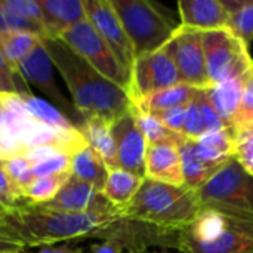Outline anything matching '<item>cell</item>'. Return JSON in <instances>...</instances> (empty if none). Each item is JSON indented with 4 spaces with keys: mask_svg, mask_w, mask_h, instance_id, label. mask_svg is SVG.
Segmentation results:
<instances>
[{
    "mask_svg": "<svg viewBox=\"0 0 253 253\" xmlns=\"http://www.w3.org/2000/svg\"><path fill=\"white\" fill-rule=\"evenodd\" d=\"M55 67L52 59L43 44V40L39 46L16 67V71L24 79L25 83L34 86L47 102H50L55 108H58L74 126L80 127L83 120L76 111L73 102L62 93L55 80Z\"/></svg>",
    "mask_w": 253,
    "mask_h": 253,
    "instance_id": "9",
    "label": "cell"
},
{
    "mask_svg": "<svg viewBox=\"0 0 253 253\" xmlns=\"http://www.w3.org/2000/svg\"><path fill=\"white\" fill-rule=\"evenodd\" d=\"M228 9L227 30L239 37L248 47L253 40V0H222Z\"/></svg>",
    "mask_w": 253,
    "mask_h": 253,
    "instance_id": "25",
    "label": "cell"
},
{
    "mask_svg": "<svg viewBox=\"0 0 253 253\" xmlns=\"http://www.w3.org/2000/svg\"><path fill=\"white\" fill-rule=\"evenodd\" d=\"M182 253H253V224L203 209L178 234Z\"/></svg>",
    "mask_w": 253,
    "mask_h": 253,
    "instance_id": "4",
    "label": "cell"
},
{
    "mask_svg": "<svg viewBox=\"0 0 253 253\" xmlns=\"http://www.w3.org/2000/svg\"><path fill=\"white\" fill-rule=\"evenodd\" d=\"M52 211L70 213H120L104 196L93 187L70 176L59 193L47 203L40 205Z\"/></svg>",
    "mask_w": 253,
    "mask_h": 253,
    "instance_id": "14",
    "label": "cell"
},
{
    "mask_svg": "<svg viewBox=\"0 0 253 253\" xmlns=\"http://www.w3.org/2000/svg\"><path fill=\"white\" fill-rule=\"evenodd\" d=\"M9 215H10V212H9L7 209H4V208L0 205V222H4V221H7Z\"/></svg>",
    "mask_w": 253,
    "mask_h": 253,
    "instance_id": "43",
    "label": "cell"
},
{
    "mask_svg": "<svg viewBox=\"0 0 253 253\" xmlns=\"http://www.w3.org/2000/svg\"><path fill=\"white\" fill-rule=\"evenodd\" d=\"M253 125V65L246 74L245 80V87H243V95L239 104V108L236 111L234 120H233V127L231 132L233 135H237L239 132L251 127Z\"/></svg>",
    "mask_w": 253,
    "mask_h": 253,
    "instance_id": "31",
    "label": "cell"
},
{
    "mask_svg": "<svg viewBox=\"0 0 253 253\" xmlns=\"http://www.w3.org/2000/svg\"><path fill=\"white\" fill-rule=\"evenodd\" d=\"M132 113L135 116L139 130L142 132V135L147 141V145H151V144H176V145H179L185 139L182 135H178V133L172 132L170 129H168L153 114L138 111L133 108V105H132Z\"/></svg>",
    "mask_w": 253,
    "mask_h": 253,
    "instance_id": "28",
    "label": "cell"
},
{
    "mask_svg": "<svg viewBox=\"0 0 253 253\" xmlns=\"http://www.w3.org/2000/svg\"><path fill=\"white\" fill-rule=\"evenodd\" d=\"M203 211L197 193L144 178L138 193L122 212L123 218L168 231H181Z\"/></svg>",
    "mask_w": 253,
    "mask_h": 253,
    "instance_id": "3",
    "label": "cell"
},
{
    "mask_svg": "<svg viewBox=\"0 0 253 253\" xmlns=\"http://www.w3.org/2000/svg\"><path fill=\"white\" fill-rule=\"evenodd\" d=\"M55 39L65 43L73 52H76L82 59H84L101 76L111 80L127 92L129 71L123 68V65L117 61L113 50L96 33V30L89 24L87 19L62 31Z\"/></svg>",
    "mask_w": 253,
    "mask_h": 253,
    "instance_id": "8",
    "label": "cell"
},
{
    "mask_svg": "<svg viewBox=\"0 0 253 253\" xmlns=\"http://www.w3.org/2000/svg\"><path fill=\"white\" fill-rule=\"evenodd\" d=\"M119 218H122L120 213H70L27 203L12 211L7 221L21 233L31 249L90 239Z\"/></svg>",
    "mask_w": 253,
    "mask_h": 253,
    "instance_id": "2",
    "label": "cell"
},
{
    "mask_svg": "<svg viewBox=\"0 0 253 253\" xmlns=\"http://www.w3.org/2000/svg\"><path fill=\"white\" fill-rule=\"evenodd\" d=\"M178 83H181L178 70L170 56L162 49L135 58L129 74L127 95L130 102L135 104L145 96Z\"/></svg>",
    "mask_w": 253,
    "mask_h": 253,
    "instance_id": "11",
    "label": "cell"
},
{
    "mask_svg": "<svg viewBox=\"0 0 253 253\" xmlns=\"http://www.w3.org/2000/svg\"><path fill=\"white\" fill-rule=\"evenodd\" d=\"M185 108L187 107H178V108L157 111V113H151V114L156 119H159L168 129H170L172 132H175L178 135H182L184 120H185Z\"/></svg>",
    "mask_w": 253,
    "mask_h": 253,
    "instance_id": "40",
    "label": "cell"
},
{
    "mask_svg": "<svg viewBox=\"0 0 253 253\" xmlns=\"http://www.w3.org/2000/svg\"><path fill=\"white\" fill-rule=\"evenodd\" d=\"M55 70L62 77L71 102L82 120L102 119L113 123L132 110L125 89L101 76L84 59L58 39H42Z\"/></svg>",
    "mask_w": 253,
    "mask_h": 253,
    "instance_id": "1",
    "label": "cell"
},
{
    "mask_svg": "<svg viewBox=\"0 0 253 253\" xmlns=\"http://www.w3.org/2000/svg\"><path fill=\"white\" fill-rule=\"evenodd\" d=\"M98 243L92 245L87 253H127L120 243L110 237H96Z\"/></svg>",
    "mask_w": 253,
    "mask_h": 253,
    "instance_id": "41",
    "label": "cell"
},
{
    "mask_svg": "<svg viewBox=\"0 0 253 253\" xmlns=\"http://www.w3.org/2000/svg\"><path fill=\"white\" fill-rule=\"evenodd\" d=\"M18 253H30L28 251H24V252H18Z\"/></svg>",
    "mask_w": 253,
    "mask_h": 253,
    "instance_id": "47",
    "label": "cell"
},
{
    "mask_svg": "<svg viewBox=\"0 0 253 253\" xmlns=\"http://www.w3.org/2000/svg\"><path fill=\"white\" fill-rule=\"evenodd\" d=\"M108 122L102 119H89L82 123L79 127L87 142V145L102 159L107 169H117V156H116V145L111 135Z\"/></svg>",
    "mask_w": 253,
    "mask_h": 253,
    "instance_id": "21",
    "label": "cell"
},
{
    "mask_svg": "<svg viewBox=\"0 0 253 253\" xmlns=\"http://www.w3.org/2000/svg\"><path fill=\"white\" fill-rule=\"evenodd\" d=\"M0 1L6 7H9L10 10L19 13L21 16H24V18H27V19L33 21L34 24H37V25L44 28L42 9H40L37 0H0ZM46 37H47V34H46Z\"/></svg>",
    "mask_w": 253,
    "mask_h": 253,
    "instance_id": "38",
    "label": "cell"
},
{
    "mask_svg": "<svg viewBox=\"0 0 253 253\" xmlns=\"http://www.w3.org/2000/svg\"><path fill=\"white\" fill-rule=\"evenodd\" d=\"M1 33H33L42 39H46V31L43 27L10 10L0 1V34Z\"/></svg>",
    "mask_w": 253,
    "mask_h": 253,
    "instance_id": "32",
    "label": "cell"
},
{
    "mask_svg": "<svg viewBox=\"0 0 253 253\" xmlns=\"http://www.w3.org/2000/svg\"><path fill=\"white\" fill-rule=\"evenodd\" d=\"M70 170H71L73 178L102 193L105 181H107L108 169L105 163L102 162V159L89 145H86L84 148H82L80 151L71 156Z\"/></svg>",
    "mask_w": 253,
    "mask_h": 253,
    "instance_id": "20",
    "label": "cell"
},
{
    "mask_svg": "<svg viewBox=\"0 0 253 253\" xmlns=\"http://www.w3.org/2000/svg\"><path fill=\"white\" fill-rule=\"evenodd\" d=\"M122 25L132 43L135 58L162 50L179 24L169 10L148 0H111Z\"/></svg>",
    "mask_w": 253,
    "mask_h": 253,
    "instance_id": "5",
    "label": "cell"
},
{
    "mask_svg": "<svg viewBox=\"0 0 253 253\" xmlns=\"http://www.w3.org/2000/svg\"><path fill=\"white\" fill-rule=\"evenodd\" d=\"M138 253H166V251H157V249H148V251H144V252H138Z\"/></svg>",
    "mask_w": 253,
    "mask_h": 253,
    "instance_id": "44",
    "label": "cell"
},
{
    "mask_svg": "<svg viewBox=\"0 0 253 253\" xmlns=\"http://www.w3.org/2000/svg\"><path fill=\"white\" fill-rule=\"evenodd\" d=\"M28 251L21 233L9 222H0V253H18Z\"/></svg>",
    "mask_w": 253,
    "mask_h": 253,
    "instance_id": "37",
    "label": "cell"
},
{
    "mask_svg": "<svg viewBox=\"0 0 253 253\" xmlns=\"http://www.w3.org/2000/svg\"><path fill=\"white\" fill-rule=\"evenodd\" d=\"M42 37L33 33H1L0 47L9 61V64L16 70V67L39 46Z\"/></svg>",
    "mask_w": 253,
    "mask_h": 253,
    "instance_id": "27",
    "label": "cell"
},
{
    "mask_svg": "<svg viewBox=\"0 0 253 253\" xmlns=\"http://www.w3.org/2000/svg\"><path fill=\"white\" fill-rule=\"evenodd\" d=\"M233 157L249 175L253 176V125L234 135Z\"/></svg>",
    "mask_w": 253,
    "mask_h": 253,
    "instance_id": "34",
    "label": "cell"
},
{
    "mask_svg": "<svg viewBox=\"0 0 253 253\" xmlns=\"http://www.w3.org/2000/svg\"><path fill=\"white\" fill-rule=\"evenodd\" d=\"M31 163V170L36 178L71 173V156L53 148H30L22 151Z\"/></svg>",
    "mask_w": 253,
    "mask_h": 253,
    "instance_id": "24",
    "label": "cell"
},
{
    "mask_svg": "<svg viewBox=\"0 0 253 253\" xmlns=\"http://www.w3.org/2000/svg\"><path fill=\"white\" fill-rule=\"evenodd\" d=\"M206 135V126L203 122V116L200 111V105L196 98L187 105L185 108V120H184V129H182V136L190 141H197Z\"/></svg>",
    "mask_w": 253,
    "mask_h": 253,
    "instance_id": "35",
    "label": "cell"
},
{
    "mask_svg": "<svg viewBox=\"0 0 253 253\" xmlns=\"http://www.w3.org/2000/svg\"><path fill=\"white\" fill-rule=\"evenodd\" d=\"M110 129L116 145L119 168L145 178L147 141L136 125L132 110L116 119L110 125Z\"/></svg>",
    "mask_w": 253,
    "mask_h": 253,
    "instance_id": "13",
    "label": "cell"
},
{
    "mask_svg": "<svg viewBox=\"0 0 253 253\" xmlns=\"http://www.w3.org/2000/svg\"><path fill=\"white\" fill-rule=\"evenodd\" d=\"M202 42L211 86L243 77L252 68L249 47L230 30L203 31Z\"/></svg>",
    "mask_w": 253,
    "mask_h": 253,
    "instance_id": "7",
    "label": "cell"
},
{
    "mask_svg": "<svg viewBox=\"0 0 253 253\" xmlns=\"http://www.w3.org/2000/svg\"><path fill=\"white\" fill-rule=\"evenodd\" d=\"M145 178L182 187V166L179 145L176 144H151L145 153Z\"/></svg>",
    "mask_w": 253,
    "mask_h": 253,
    "instance_id": "16",
    "label": "cell"
},
{
    "mask_svg": "<svg viewBox=\"0 0 253 253\" xmlns=\"http://www.w3.org/2000/svg\"><path fill=\"white\" fill-rule=\"evenodd\" d=\"M37 253H84L82 248L68 246V245H52V246H43L40 248Z\"/></svg>",
    "mask_w": 253,
    "mask_h": 253,
    "instance_id": "42",
    "label": "cell"
},
{
    "mask_svg": "<svg viewBox=\"0 0 253 253\" xmlns=\"http://www.w3.org/2000/svg\"><path fill=\"white\" fill-rule=\"evenodd\" d=\"M179 156L182 166L184 185L193 191L202 188L222 166L224 163L209 162L203 156L199 154L196 148V142L190 139H184L179 144Z\"/></svg>",
    "mask_w": 253,
    "mask_h": 253,
    "instance_id": "18",
    "label": "cell"
},
{
    "mask_svg": "<svg viewBox=\"0 0 253 253\" xmlns=\"http://www.w3.org/2000/svg\"><path fill=\"white\" fill-rule=\"evenodd\" d=\"M249 73V71H248ZM245 80L246 74L239 79H233L219 84H213L208 89H205L206 96L209 102L212 104L213 110L222 120L224 126L231 132L233 127V120L236 116V111L239 108L242 95H243V87H245Z\"/></svg>",
    "mask_w": 253,
    "mask_h": 253,
    "instance_id": "19",
    "label": "cell"
},
{
    "mask_svg": "<svg viewBox=\"0 0 253 253\" xmlns=\"http://www.w3.org/2000/svg\"><path fill=\"white\" fill-rule=\"evenodd\" d=\"M37 3L42 9L46 39H55L62 31L86 19L84 4L80 0H37Z\"/></svg>",
    "mask_w": 253,
    "mask_h": 253,
    "instance_id": "17",
    "label": "cell"
},
{
    "mask_svg": "<svg viewBox=\"0 0 253 253\" xmlns=\"http://www.w3.org/2000/svg\"><path fill=\"white\" fill-rule=\"evenodd\" d=\"M3 170L7 178L13 182L16 188H19L24 194V190L34 181V175L31 170V163L24 153L9 156L1 162Z\"/></svg>",
    "mask_w": 253,
    "mask_h": 253,
    "instance_id": "30",
    "label": "cell"
},
{
    "mask_svg": "<svg viewBox=\"0 0 253 253\" xmlns=\"http://www.w3.org/2000/svg\"><path fill=\"white\" fill-rule=\"evenodd\" d=\"M163 50L173 61L181 83L188 84L197 90H205L211 87V80L206 70L202 31L184 28L179 25L178 31L163 47Z\"/></svg>",
    "mask_w": 253,
    "mask_h": 253,
    "instance_id": "10",
    "label": "cell"
},
{
    "mask_svg": "<svg viewBox=\"0 0 253 253\" xmlns=\"http://www.w3.org/2000/svg\"><path fill=\"white\" fill-rule=\"evenodd\" d=\"M178 10L181 27L202 33L227 28L230 19L222 0H181Z\"/></svg>",
    "mask_w": 253,
    "mask_h": 253,
    "instance_id": "15",
    "label": "cell"
},
{
    "mask_svg": "<svg viewBox=\"0 0 253 253\" xmlns=\"http://www.w3.org/2000/svg\"><path fill=\"white\" fill-rule=\"evenodd\" d=\"M22 107L27 110V113L47 125L52 127H58V129H70V127H77L74 126L58 108H55L50 102H47L46 99H42L39 96H34L33 93H16Z\"/></svg>",
    "mask_w": 253,
    "mask_h": 253,
    "instance_id": "26",
    "label": "cell"
},
{
    "mask_svg": "<svg viewBox=\"0 0 253 253\" xmlns=\"http://www.w3.org/2000/svg\"><path fill=\"white\" fill-rule=\"evenodd\" d=\"M9 93H31L24 79L6 59L0 47V95Z\"/></svg>",
    "mask_w": 253,
    "mask_h": 253,
    "instance_id": "33",
    "label": "cell"
},
{
    "mask_svg": "<svg viewBox=\"0 0 253 253\" xmlns=\"http://www.w3.org/2000/svg\"><path fill=\"white\" fill-rule=\"evenodd\" d=\"M71 173H61L53 176H44V178H36L25 190L24 197L28 205H44L50 202L59 190L65 185V182L70 179Z\"/></svg>",
    "mask_w": 253,
    "mask_h": 253,
    "instance_id": "29",
    "label": "cell"
},
{
    "mask_svg": "<svg viewBox=\"0 0 253 253\" xmlns=\"http://www.w3.org/2000/svg\"><path fill=\"white\" fill-rule=\"evenodd\" d=\"M197 89L178 83L172 87L159 90L150 96H145L139 99L138 102L132 104L135 110L142 111V113H157V111H165V110H172L178 107H187L197 95Z\"/></svg>",
    "mask_w": 253,
    "mask_h": 253,
    "instance_id": "23",
    "label": "cell"
},
{
    "mask_svg": "<svg viewBox=\"0 0 253 253\" xmlns=\"http://www.w3.org/2000/svg\"><path fill=\"white\" fill-rule=\"evenodd\" d=\"M196 193L203 209L253 224V176L234 157Z\"/></svg>",
    "mask_w": 253,
    "mask_h": 253,
    "instance_id": "6",
    "label": "cell"
},
{
    "mask_svg": "<svg viewBox=\"0 0 253 253\" xmlns=\"http://www.w3.org/2000/svg\"><path fill=\"white\" fill-rule=\"evenodd\" d=\"M0 205L9 212L15 211L16 208L22 205H27V200L22 191L16 188L13 182L7 178L1 165H0Z\"/></svg>",
    "mask_w": 253,
    "mask_h": 253,
    "instance_id": "36",
    "label": "cell"
},
{
    "mask_svg": "<svg viewBox=\"0 0 253 253\" xmlns=\"http://www.w3.org/2000/svg\"><path fill=\"white\" fill-rule=\"evenodd\" d=\"M1 162H3V156L0 154V165H1Z\"/></svg>",
    "mask_w": 253,
    "mask_h": 253,
    "instance_id": "46",
    "label": "cell"
},
{
    "mask_svg": "<svg viewBox=\"0 0 253 253\" xmlns=\"http://www.w3.org/2000/svg\"><path fill=\"white\" fill-rule=\"evenodd\" d=\"M1 108H3V105H1V99H0V117H1Z\"/></svg>",
    "mask_w": 253,
    "mask_h": 253,
    "instance_id": "45",
    "label": "cell"
},
{
    "mask_svg": "<svg viewBox=\"0 0 253 253\" xmlns=\"http://www.w3.org/2000/svg\"><path fill=\"white\" fill-rule=\"evenodd\" d=\"M86 19L108 44L116 55L117 61L130 74V68L135 61L132 43L117 16L111 0H83Z\"/></svg>",
    "mask_w": 253,
    "mask_h": 253,
    "instance_id": "12",
    "label": "cell"
},
{
    "mask_svg": "<svg viewBox=\"0 0 253 253\" xmlns=\"http://www.w3.org/2000/svg\"><path fill=\"white\" fill-rule=\"evenodd\" d=\"M144 178L126 172L120 168L110 169L102 190V196L120 212H123L138 193Z\"/></svg>",
    "mask_w": 253,
    "mask_h": 253,
    "instance_id": "22",
    "label": "cell"
},
{
    "mask_svg": "<svg viewBox=\"0 0 253 253\" xmlns=\"http://www.w3.org/2000/svg\"><path fill=\"white\" fill-rule=\"evenodd\" d=\"M197 101H199L200 111H202V116H203V122H205V126H206V133L227 129L224 126L222 120L219 119V116L216 114V111L213 110L212 104L209 102L205 90H199L197 92Z\"/></svg>",
    "mask_w": 253,
    "mask_h": 253,
    "instance_id": "39",
    "label": "cell"
}]
</instances>
